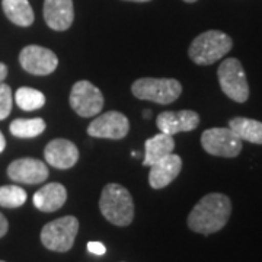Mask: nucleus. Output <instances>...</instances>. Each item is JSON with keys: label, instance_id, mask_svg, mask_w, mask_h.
Here are the masks:
<instances>
[{"label": "nucleus", "instance_id": "24", "mask_svg": "<svg viewBox=\"0 0 262 262\" xmlns=\"http://www.w3.org/2000/svg\"><path fill=\"white\" fill-rule=\"evenodd\" d=\"M88 251L91 253H94V255H103V253L106 252V248L101 242H89L88 244Z\"/></svg>", "mask_w": 262, "mask_h": 262}, {"label": "nucleus", "instance_id": "13", "mask_svg": "<svg viewBox=\"0 0 262 262\" xmlns=\"http://www.w3.org/2000/svg\"><path fill=\"white\" fill-rule=\"evenodd\" d=\"M182 169V159L178 155L170 153L165 156L163 159L155 162L150 166L149 172V184L153 189H162L168 187L172 181L178 178Z\"/></svg>", "mask_w": 262, "mask_h": 262}, {"label": "nucleus", "instance_id": "2", "mask_svg": "<svg viewBox=\"0 0 262 262\" xmlns=\"http://www.w3.org/2000/svg\"><path fill=\"white\" fill-rule=\"evenodd\" d=\"M99 210L110 223L120 227L131 225L134 219V203L131 194L120 184H108L103 187Z\"/></svg>", "mask_w": 262, "mask_h": 262}, {"label": "nucleus", "instance_id": "10", "mask_svg": "<svg viewBox=\"0 0 262 262\" xmlns=\"http://www.w3.org/2000/svg\"><path fill=\"white\" fill-rule=\"evenodd\" d=\"M19 63L31 75L46 76L53 73L58 66V58L48 48L39 46H27L19 54Z\"/></svg>", "mask_w": 262, "mask_h": 262}, {"label": "nucleus", "instance_id": "19", "mask_svg": "<svg viewBox=\"0 0 262 262\" xmlns=\"http://www.w3.org/2000/svg\"><path fill=\"white\" fill-rule=\"evenodd\" d=\"M229 128L242 141L262 144V122L251 118L236 117L229 121Z\"/></svg>", "mask_w": 262, "mask_h": 262}, {"label": "nucleus", "instance_id": "23", "mask_svg": "<svg viewBox=\"0 0 262 262\" xmlns=\"http://www.w3.org/2000/svg\"><path fill=\"white\" fill-rule=\"evenodd\" d=\"M12 91L8 84L0 83V121L6 120L12 111Z\"/></svg>", "mask_w": 262, "mask_h": 262}, {"label": "nucleus", "instance_id": "3", "mask_svg": "<svg viewBox=\"0 0 262 262\" xmlns=\"http://www.w3.org/2000/svg\"><path fill=\"white\" fill-rule=\"evenodd\" d=\"M233 41L222 31H207L194 38L188 56L198 66H210L219 61L232 50Z\"/></svg>", "mask_w": 262, "mask_h": 262}, {"label": "nucleus", "instance_id": "22", "mask_svg": "<svg viewBox=\"0 0 262 262\" xmlns=\"http://www.w3.org/2000/svg\"><path fill=\"white\" fill-rule=\"evenodd\" d=\"M27 191L18 185H3L0 187V207L18 208L27 203Z\"/></svg>", "mask_w": 262, "mask_h": 262}, {"label": "nucleus", "instance_id": "21", "mask_svg": "<svg viewBox=\"0 0 262 262\" xmlns=\"http://www.w3.org/2000/svg\"><path fill=\"white\" fill-rule=\"evenodd\" d=\"M15 101L24 111H35L46 105V96L42 92L32 88H19L15 94Z\"/></svg>", "mask_w": 262, "mask_h": 262}, {"label": "nucleus", "instance_id": "5", "mask_svg": "<svg viewBox=\"0 0 262 262\" xmlns=\"http://www.w3.org/2000/svg\"><path fill=\"white\" fill-rule=\"evenodd\" d=\"M79 232V220L75 215H64L42 227L41 242L54 252H67L73 248Z\"/></svg>", "mask_w": 262, "mask_h": 262}, {"label": "nucleus", "instance_id": "9", "mask_svg": "<svg viewBox=\"0 0 262 262\" xmlns=\"http://www.w3.org/2000/svg\"><path fill=\"white\" fill-rule=\"evenodd\" d=\"M130 131V122L124 114L108 111L96 117L88 127V134L95 139L121 140Z\"/></svg>", "mask_w": 262, "mask_h": 262}, {"label": "nucleus", "instance_id": "11", "mask_svg": "<svg viewBox=\"0 0 262 262\" xmlns=\"http://www.w3.org/2000/svg\"><path fill=\"white\" fill-rule=\"evenodd\" d=\"M8 177L13 182L37 185L48 178L47 165L34 158H22L13 160L8 166Z\"/></svg>", "mask_w": 262, "mask_h": 262}, {"label": "nucleus", "instance_id": "20", "mask_svg": "<svg viewBox=\"0 0 262 262\" xmlns=\"http://www.w3.org/2000/svg\"><path fill=\"white\" fill-rule=\"evenodd\" d=\"M46 121L42 118H18L10 122V133L18 139H34L46 130Z\"/></svg>", "mask_w": 262, "mask_h": 262}, {"label": "nucleus", "instance_id": "12", "mask_svg": "<svg viewBox=\"0 0 262 262\" xmlns=\"http://www.w3.org/2000/svg\"><path fill=\"white\" fill-rule=\"evenodd\" d=\"M156 124L160 133L173 136L178 133H188V131L195 130L200 124V115L191 110H182L177 113L165 111L158 115Z\"/></svg>", "mask_w": 262, "mask_h": 262}, {"label": "nucleus", "instance_id": "26", "mask_svg": "<svg viewBox=\"0 0 262 262\" xmlns=\"http://www.w3.org/2000/svg\"><path fill=\"white\" fill-rule=\"evenodd\" d=\"M8 76V66L0 63V83H3V80L6 79Z\"/></svg>", "mask_w": 262, "mask_h": 262}, {"label": "nucleus", "instance_id": "15", "mask_svg": "<svg viewBox=\"0 0 262 262\" xmlns=\"http://www.w3.org/2000/svg\"><path fill=\"white\" fill-rule=\"evenodd\" d=\"M46 24L54 31H66L75 19L73 0H44Z\"/></svg>", "mask_w": 262, "mask_h": 262}, {"label": "nucleus", "instance_id": "30", "mask_svg": "<svg viewBox=\"0 0 262 262\" xmlns=\"http://www.w3.org/2000/svg\"><path fill=\"white\" fill-rule=\"evenodd\" d=\"M0 262H5V261H0Z\"/></svg>", "mask_w": 262, "mask_h": 262}, {"label": "nucleus", "instance_id": "25", "mask_svg": "<svg viewBox=\"0 0 262 262\" xmlns=\"http://www.w3.org/2000/svg\"><path fill=\"white\" fill-rule=\"evenodd\" d=\"M9 230V223H8V219L0 213V237H3L5 234L8 233Z\"/></svg>", "mask_w": 262, "mask_h": 262}, {"label": "nucleus", "instance_id": "18", "mask_svg": "<svg viewBox=\"0 0 262 262\" xmlns=\"http://www.w3.org/2000/svg\"><path fill=\"white\" fill-rule=\"evenodd\" d=\"M2 8L12 24L18 27H31L34 24V10L28 0H2Z\"/></svg>", "mask_w": 262, "mask_h": 262}, {"label": "nucleus", "instance_id": "1", "mask_svg": "<svg viewBox=\"0 0 262 262\" xmlns=\"http://www.w3.org/2000/svg\"><path fill=\"white\" fill-rule=\"evenodd\" d=\"M232 214V201L225 194L211 192L203 196L188 215V227L200 234H213L222 230Z\"/></svg>", "mask_w": 262, "mask_h": 262}, {"label": "nucleus", "instance_id": "16", "mask_svg": "<svg viewBox=\"0 0 262 262\" xmlns=\"http://www.w3.org/2000/svg\"><path fill=\"white\" fill-rule=\"evenodd\" d=\"M66 200V188L58 182H50L34 194V206L42 213H54L64 206Z\"/></svg>", "mask_w": 262, "mask_h": 262}, {"label": "nucleus", "instance_id": "14", "mask_svg": "<svg viewBox=\"0 0 262 262\" xmlns=\"http://www.w3.org/2000/svg\"><path fill=\"white\" fill-rule=\"evenodd\" d=\"M44 158L50 166H54L57 169H69L77 163L79 150L70 140L56 139L46 146Z\"/></svg>", "mask_w": 262, "mask_h": 262}, {"label": "nucleus", "instance_id": "29", "mask_svg": "<svg viewBox=\"0 0 262 262\" xmlns=\"http://www.w3.org/2000/svg\"><path fill=\"white\" fill-rule=\"evenodd\" d=\"M184 2H187V3H195L196 0H184Z\"/></svg>", "mask_w": 262, "mask_h": 262}, {"label": "nucleus", "instance_id": "8", "mask_svg": "<svg viewBox=\"0 0 262 262\" xmlns=\"http://www.w3.org/2000/svg\"><path fill=\"white\" fill-rule=\"evenodd\" d=\"M201 146L211 156L236 158L242 150V140L230 128H208L201 134Z\"/></svg>", "mask_w": 262, "mask_h": 262}, {"label": "nucleus", "instance_id": "6", "mask_svg": "<svg viewBox=\"0 0 262 262\" xmlns=\"http://www.w3.org/2000/svg\"><path fill=\"white\" fill-rule=\"evenodd\" d=\"M219 83L226 96L232 101L244 103L249 98V84L245 70L237 58H226L217 70Z\"/></svg>", "mask_w": 262, "mask_h": 262}, {"label": "nucleus", "instance_id": "17", "mask_svg": "<svg viewBox=\"0 0 262 262\" xmlns=\"http://www.w3.org/2000/svg\"><path fill=\"white\" fill-rule=\"evenodd\" d=\"M173 149H175V140L172 136L165 134V133H159V134L153 136L151 139L146 140V143H144L143 165L151 166L155 162L163 159L165 156L173 153Z\"/></svg>", "mask_w": 262, "mask_h": 262}, {"label": "nucleus", "instance_id": "27", "mask_svg": "<svg viewBox=\"0 0 262 262\" xmlns=\"http://www.w3.org/2000/svg\"><path fill=\"white\" fill-rule=\"evenodd\" d=\"M5 149H6V139H5L3 133L0 131V153H2Z\"/></svg>", "mask_w": 262, "mask_h": 262}, {"label": "nucleus", "instance_id": "4", "mask_svg": "<svg viewBox=\"0 0 262 262\" xmlns=\"http://www.w3.org/2000/svg\"><path fill=\"white\" fill-rule=\"evenodd\" d=\"M131 92L141 101L168 105L175 102L182 94V84L175 79H153L143 77L131 86Z\"/></svg>", "mask_w": 262, "mask_h": 262}, {"label": "nucleus", "instance_id": "7", "mask_svg": "<svg viewBox=\"0 0 262 262\" xmlns=\"http://www.w3.org/2000/svg\"><path fill=\"white\" fill-rule=\"evenodd\" d=\"M70 106L79 117H96L103 108L102 92L88 80H79L73 84L70 92Z\"/></svg>", "mask_w": 262, "mask_h": 262}, {"label": "nucleus", "instance_id": "28", "mask_svg": "<svg viewBox=\"0 0 262 262\" xmlns=\"http://www.w3.org/2000/svg\"><path fill=\"white\" fill-rule=\"evenodd\" d=\"M125 2H139V3H143V2H150V0H125Z\"/></svg>", "mask_w": 262, "mask_h": 262}]
</instances>
